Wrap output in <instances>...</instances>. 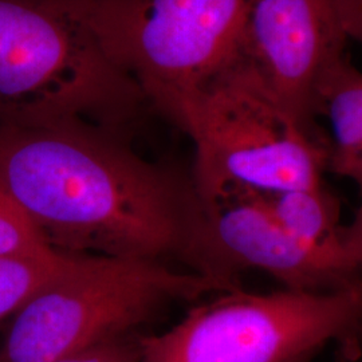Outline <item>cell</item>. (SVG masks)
<instances>
[{
    "label": "cell",
    "mask_w": 362,
    "mask_h": 362,
    "mask_svg": "<svg viewBox=\"0 0 362 362\" xmlns=\"http://www.w3.org/2000/svg\"><path fill=\"white\" fill-rule=\"evenodd\" d=\"M345 353L351 356V360H361L362 362V326L354 337V341L351 342L349 349L345 350Z\"/></svg>",
    "instance_id": "cell-15"
},
{
    "label": "cell",
    "mask_w": 362,
    "mask_h": 362,
    "mask_svg": "<svg viewBox=\"0 0 362 362\" xmlns=\"http://www.w3.org/2000/svg\"><path fill=\"white\" fill-rule=\"evenodd\" d=\"M173 122L194 141L200 200L231 189L275 194L325 182L329 137L297 122L236 55L182 104Z\"/></svg>",
    "instance_id": "cell-3"
},
{
    "label": "cell",
    "mask_w": 362,
    "mask_h": 362,
    "mask_svg": "<svg viewBox=\"0 0 362 362\" xmlns=\"http://www.w3.org/2000/svg\"><path fill=\"white\" fill-rule=\"evenodd\" d=\"M361 326L362 281L330 293L235 288L140 337V362H311L330 342L348 349Z\"/></svg>",
    "instance_id": "cell-5"
},
{
    "label": "cell",
    "mask_w": 362,
    "mask_h": 362,
    "mask_svg": "<svg viewBox=\"0 0 362 362\" xmlns=\"http://www.w3.org/2000/svg\"><path fill=\"white\" fill-rule=\"evenodd\" d=\"M58 254L45 242L33 221L0 187V258H52Z\"/></svg>",
    "instance_id": "cell-11"
},
{
    "label": "cell",
    "mask_w": 362,
    "mask_h": 362,
    "mask_svg": "<svg viewBox=\"0 0 362 362\" xmlns=\"http://www.w3.org/2000/svg\"><path fill=\"white\" fill-rule=\"evenodd\" d=\"M82 258H0V320L13 315L42 288L71 272Z\"/></svg>",
    "instance_id": "cell-10"
},
{
    "label": "cell",
    "mask_w": 362,
    "mask_h": 362,
    "mask_svg": "<svg viewBox=\"0 0 362 362\" xmlns=\"http://www.w3.org/2000/svg\"><path fill=\"white\" fill-rule=\"evenodd\" d=\"M346 40L332 0H246L236 57L297 122L320 132L317 90Z\"/></svg>",
    "instance_id": "cell-8"
},
{
    "label": "cell",
    "mask_w": 362,
    "mask_h": 362,
    "mask_svg": "<svg viewBox=\"0 0 362 362\" xmlns=\"http://www.w3.org/2000/svg\"><path fill=\"white\" fill-rule=\"evenodd\" d=\"M332 3L344 35L362 45V0H332Z\"/></svg>",
    "instance_id": "cell-14"
},
{
    "label": "cell",
    "mask_w": 362,
    "mask_h": 362,
    "mask_svg": "<svg viewBox=\"0 0 362 362\" xmlns=\"http://www.w3.org/2000/svg\"><path fill=\"white\" fill-rule=\"evenodd\" d=\"M338 247L350 264L362 272V204L349 224L341 226Z\"/></svg>",
    "instance_id": "cell-13"
},
{
    "label": "cell",
    "mask_w": 362,
    "mask_h": 362,
    "mask_svg": "<svg viewBox=\"0 0 362 362\" xmlns=\"http://www.w3.org/2000/svg\"><path fill=\"white\" fill-rule=\"evenodd\" d=\"M276 221L302 242L338 247L341 203L326 184L310 188L262 194Z\"/></svg>",
    "instance_id": "cell-9"
},
{
    "label": "cell",
    "mask_w": 362,
    "mask_h": 362,
    "mask_svg": "<svg viewBox=\"0 0 362 362\" xmlns=\"http://www.w3.org/2000/svg\"><path fill=\"white\" fill-rule=\"evenodd\" d=\"M194 231V272L235 290L238 274L258 270L275 278L284 288L330 293L362 281L337 247L302 242L272 216L263 194L231 189L200 200Z\"/></svg>",
    "instance_id": "cell-7"
},
{
    "label": "cell",
    "mask_w": 362,
    "mask_h": 362,
    "mask_svg": "<svg viewBox=\"0 0 362 362\" xmlns=\"http://www.w3.org/2000/svg\"><path fill=\"white\" fill-rule=\"evenodd\" d=\"M0 187L58 254L191 264L194 181L148 163L115 130L0 125Z\"/></svg>",
    "instance_id": "cell-1"
},
{
    "label": "cell",
    "mask_w": 362,
    "mask_h": 362,
    "mask_svg": "<svg viewBox=\"0 0 362 362\" xmlns=\"http://www.w3.org/2000/svg\"><path fill=\"white\" fill-rule=\"evenodd\" d=\"M145 104L105 52L83 0H0V125L116 132Z\"/></svg>",
    "instance_id": "cell-2"
},
{
    "label": "cell",
    "mask_w": 362,
    "mask_h": 362,
    "mask_svg": "<svg viewBox=\"0 0 362 362\" xmlns=\"http://www.w3.org/2000/svg\"><path fill=\"white\" fill-rule=\"evenodd\" d=\"M353 182L357 185V188H358V191H360V194L362 196V165L358 169V172L356 173V176L353 177Z\"/></svg>",
    "instance_id": "cell-16"
},
{
    "label": "cell",
    "mask_w": 362,
    "mask_h": 362,
    "mask_svg": "<svg viewBox=\"0 0 362 362\" xmlns=\"http://www.w3.org/2000/svg\"><path fill=\"white\" fill-rule=\"evenodd\" d=\"M52 362H140L139 338L119 337Z\"/></svg>",
    "instance_id": "cell-12"
},
{
    "label": "cell",
    "mask_w": 362,
    "mask_h": 362,
    "mask_svg": "<svg viewBox=\"0 0 362 362\" xmlns=\"http://www.w3.org/2000/svg\"><path fill=\"white\" fill-rule=\"evenodd\" d=\"M197 272L158 260L82 258L13 315L0 362H52L89 349L151 321L173 300L230 291Z\"/></svg>",
    "instance_id": "cell-4"
},
{
    "label": "cell",
    "mask_w": 362,
    "mask_h": 362,
    "mask_svg": "<svg viewBox=\"0 0 362 362\" xmlns=\"http://www.w3.org/2000/svg\"><path fill=\"white\" fill-rule=\"evenodd\" d=\"M105 52L170 121L238 52L246 0H83Z\"/></svg>",
    "instance_id": "cell-6"
}]
</instances>
